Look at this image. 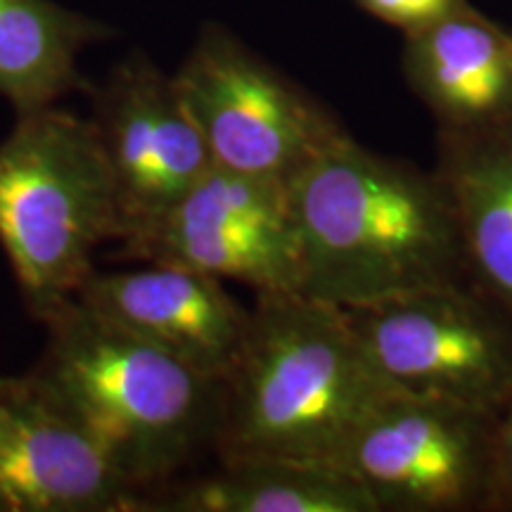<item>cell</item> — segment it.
<instances>
[{
    "label": "cell",
    "instance_id": "cell-16",
    "mask_svg": "<svg viewBox=\"0 0 512 512\" xmlns=\"http://www.w3.org/2000/svg\"><path fill=\"white\" fill-rule=\"evenodd\" d=\"M370 15L392 27L415 34L453 15H463L472 8L465 0H356Z\"/></svg>",
    "mask_w": 512,
    "mask_h": 512
},
{
    "label": "cell",
    "instance_id": "cell-15",
    "mask_svg": "<svg viewBox=\"0 0 512 512\" xmlns=\"http://www.w3.org/2000/svg\"><path fill=\"white\" fill-rule=\"evenodd\" d=\"M112 38V24L57 0H0V95L29 114L86 91L81 55Z\"/></svg>",
    "mask_w": 512,
    "mask_h": 512
},
{
    "label": "cell",
    "instance_id": "cell-13",
    "mask_svg": "<svg viewBox=\"0 0 512 512\" xmlns=\"http://www.w3.org/2000/svg\"><path fill=\"white\" fill-rule=\"evenodd\" d=\"M437 140L434 174L456 207L475 285L512 313V117Z\"/></svg>",
    "mask_w": 512,
    "mask_h": 512
},
{
    "label": "cell",
    "instance_id": "cell-17",
    "mask_svg": "<svg viewBox=\"0 0 512 512\" xmlns=\"http://www.w3.org/2000/svg\"><path fill=\"white\" fill-rule=\"evenodd\" d=\"M491 510H512V396L496 425V463Z\"/></svg>",
    "mask_w": 512,
    "mask_h": 512
},
{
    "label": "cell",
    "instance_id": "cell-9",
    "mask_svg": "<svg viewBox=\"0 0 512 512\" xmlns=\"http://www.w3.org/2000/svg\"><path fill=\"white\" fill-rule=\"evenodd\" d=\"M91 124L117 190L121 242L150 230L214 166L174 76L131 50L88 83Z\"/></svg>",
    "mask_w": 512,
    "mask_h": 512
},
{
    "label": "cell",
    "instance_id": "cell-14",
    "mask_svg": "<svg viewBox=\"0 0 512 512\" xmlns=\"http://www.w3.org/2000/svg\"><path fill=\"white\" fill-rule=\"evenodd\" d=\"M150 512H380L368 489L330 465L230 458L138 496Z\"/></svg>",
    "mask_w": 512,
    "mask_h": 512
},
{
    "label": "cell",
    "instance_id": "cell-10",
    "mask_svg": "<svg viewBox=\"0 0 512 512\" xmlns=\"http://www.w3.org/2000/svg\"><path fill=\"white\" fill-rule=\"evenodd\" d=\"M136 512V494L34 375L0 377V512Z\"/></svg>",
    "mask_w": 512,
    "mask_h": 512
},
{
    "label": "cell",
    "instance_id": "cell-11",
    "mask_svg": "<svg viewBox=\"0 0 512 512\" xmlns=\"http://www.w3.org/2000/svg\"><path fill=\"white\" fill-rule=\"evenodd\" d=\"M74 299L219 382L238 366L252 325V306L223 280L176 264L93 271Z\"/></svg>",
    "mask_w": 512,
    "mask_h": 512
},
{
    "label": "cell",
    "instance_id": "cell-2",
    "mask_svg": "<svg viewBox=\"0 0 512 512\" xmlns=\"http://www.w3.org/2000/svg\"><path fill=\"white\" fill-rule=\"evenodd\" d=\"M401 392L342 309L302 292H259L245 349L223 382L214 453L337 467L358 427Z\"/></svg>",
    "mask_w": 512,
    "mask_h": 512
},
{
    "label": "cell",
    "instance_id": "cell-8",
    "mask_svg": "<svg viewBox=\"0 0 512 512\" xmlns=\"http://www.w3.org/2000/svg\"><path fill=\"white\" fill-rule=\"evenodd\" d=\"M119 259L176 264L259 292H299L302 242L290 183L211 166Z\"/></svg>",
    "mask_w": 512,
    "mask_h": 512
},
{
    "label": "cell",
    "instance_id": "cell-3",
    "mask_svg": "<svg viewBox=\"0 0 512 512\" xmlns=\"http://www.w3.org/2000/svg\"><path fill=\"white\" fill-rule=\"evenodd\" d=\"M43 325L46 351L31 375L93 439L136 503L216 451L223 382L79 299L55 309Z\"/></svg>",
    "mask_w": 512,
    "mask_h": 512
},
{
    "label": "cell",
    "instance_id": "cell-1",
    "mask_svg": "<svg viewBox=\"0 0 512 512\" xmlns=\"http://www.w3.org/2000/svg\"><path fill=\"white\" fill-rule=\"evenodd\" d=\"M290 200L306 297L356 309L475 285L456 207L434 171L347 133L290 178Z\"/></svg>",
    "mask_w": 512,
    "mask_h": 512
},
{
    "label": "cell",
    "instance_id": "cell-6",
    "mask_svg": "<svg viewBox=\"0 0 512 512\" xmlns=\"http://www.w3.org/2000/svg\"><path fill=\"white\" fill-rule=\"evenodd\" d=\"M342 311L396 387L496 418L508 406L512 313L479 287H439Z\"/></svg>",
    "mask_w": 512,
    "mask_h": 512
},
{
    "label": "cell",
    "instance_id": "cell-5",
    "mask_svg": "<svg viewBox=\"0 0 512 512\" xmlns=\"http://www.w3.org/2000/svg\"><path fill=\"white\" fill-rule=\"evenodd\" d=\"M171 76L211 159L223 169L290 183L347 136L323 102L223 24H204Z\"/></svg>",
    "mask_w": 512,
    "mask_h": 512
},
{
    "label": "cell",
    "instance_id": "cell-4",
    "mask_svg": "<svg viewBox=\"0 0 512 512\" xmlns=\"http://www.w3.org/2000/svg\"><path fill=\"white\" fill-rule=\"evenodd\" d=\"M117 190L91 119L60 105L17 114L0 140V245L31 316L76 297L95 254L119 242Z\"/></svg>",
    "mask_w": 512,
    "mask_h": 512
},
{
    "label": "cell",
    "instance_id": "cell-7",
    "mask_svg": "<svg viewBox=\"0 0 512 512\" xmlns=\"http://www.w3.org/2000/svg\"><path fill=\"white\" fill-rule=\"evenodd\" d=\"M496 415L401 392L358 427L337 467L380 512L491 510Z\"/></svg>",
    "mask_w": 512,
    "mask_h": 512
},
{
    "label": "cell",
    "instance_id": "cell-12",
    "mask_svg": "<svg viewBox=\"0 0 512 512\" xmlns=\"http://www.w3.org/2000/svg\"><path fill=\"white\" fill-rule=\"evenodd\" d=\"M406 74L439 131H475L512 117V36L475 10L408 34Z\"/></svg>",
    "mask_w": 512,
    "mask_h": 512
}]
</instances>
